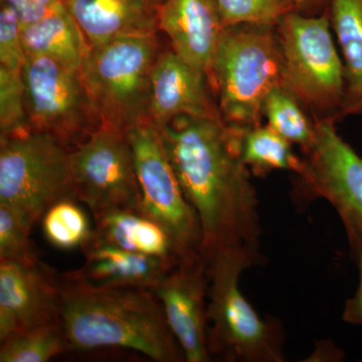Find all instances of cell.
Segmentation results:
<instances>
[{"instance_id": "cell-1", "label": "cell", "mask_w": 362, "mask_h": 362, "mask_svg": "<svg viewBox=\"0 0 362 362\" xmlns=\"http://www.w3.org/2000/svg\"><path fill=\"white\" fill-rule=\"evenodd\" d=\"M201 223L206 261L232 247L259 250V199L237 134L221 119L178 116L156 127Z\"/></svg>"}, {"instance_id": "cell-2", "label": "cell", "mask_w": 362, "mask_h": 362, "mask_svg": "<svg viewBox=\"0 0 362 362\" xmlns=\"http://www.w3.org/2000/svg\"><path fill=\"white\" fill-rule=\"evenodd\" d=\"M59 321L69 351L131 349L157 362L185 361L151 290L100 287L66 272Z\"/></svg>"}, {"instance_id": "cell-3", "label": "cell", "mask_w": 362, "mask_h": 362, "mask_svg": "<svg viewBox=\"0 0 362 362\" xmlns=\"http://www.w3.org/2000/svg\"><path fill=\"white\" fill-rule=\"evenodd\" d=\"M261 259L259 250L232 247L207 259V345L211 358L228 362H283L282 327L263 320L240 288L243 272Z\"/></svg>"}, {"instance_id": "cell-4", "label": "cell", "mask_w": 362, "mask_h": 362, "mask_svg": "<svg viewBox=\"0 0 362 362\" xmlns=\"http://www.w3.org/2000/svg\"><path fill=\"white\" fill-rule=\"evenodd\" d=\"M284 58L276 26L228 25L214 56L211 85L221 118L233 128L262 124L269 95L282 88Z\"/></svg>"}, {"instance_id": "cell-5", "label": "cell", "mask_w": 362, "mask_h": 362, "mask_svg": "<svg viewBox=\"0 0 362 362\" xmlns=\"http://www.w3.org/2000/svg\"><path fill=\"white\" fill-rule=\"evenodd\" d=\"M161 51L158 33L90 47L81 71L102 127L128 132L149 123L152 73Z\"/></svg>"}, {"instance_id": "cell-6", "label": "cell", "mask_w": 362, "mask_h": 362, "mask_svg": "<svg viewBox=\"0 0 362 362\" xmlns=\"http://www.w3.org/2000/svg\"><path fill=\"white\" fill-rule=\"evenodd\" d=\"M276 30L284 58L282 89L313 120H342L344 66L333 40L329 11L314 16L293 11Z\"/></svg>"}, {"instance_id": "cell-7", "label": "cell", "mask_w": 362, "mask_h": 362, "mask_svg": "<svg viewBox=\"0 0 362 362\" xmlns=\"http://www.w3.org/2000/svg\"><path fill=\"white\" fill-rule=\"evenodd\" d=\"M26 131L49 136L70 151L102 127L81 69L44 56H26Z\"/></svg>"}, {"instance_id": "cell-8", "label": "cell", "mask_w": 362, "mask_h": 362, "mask_svg": "<svg viewBox=\"0 0 362 362\" xmlns=\"http://www.w3.org/2000/svg\"><path fill=\"white\" fill-rule=\"evenodd\" d=\"M71 154L47 135L0 136V204L35 226L54 202L74 197Z\"/></svg>"}, {"instance_id": "cell-9", "label": "cell", "mask_w": 362, "mask_h": 362, "mask_svg": "<svg viewBox=\"0 0 362 362\" xmlns=\"http://www.w3.org/2000/svg\"><path fill=\"white\" fill-rule=\"evenodd\" d=\"M142 211L175 240L187 258L204 256L197 214L188 202L156 126L150 123L128 131Z\"/></svg>"}, {"instance_id": "cell-10", "label": "cell", "mask_w": 362, "mask_h": 362, "mask_svg": "<svg viewBox=\"0 0 362 362\" xmlns=\"http://www.w3.org/2000/svg\"><path fill=\"white\" fill-rule=\"evenodd\" d=\"M71 194L93 216L115 211H142L129 136L101 127L71 154Z\"/></svg>"}, {"instance_id": "cell-11", "label": "cell", "mask_w": 362, "mask_h": 362, "mask_svg": "<svg viewBox=\"0 0 362 362\" xmlns=\"http://www.w3.org/2000/svg\"><path fill=\"white\" fill-rule=\"evenodd\" d=\"M313 142L304 151L299 180L306 197L326 199L343 225L362 235V157L338 134L332 119H314Z\"/></svg>"}, {"instance_id": "cell-12", "label": "cell", "mask_w": 362, "mask_h": 362, "mask_svg": "<svg viewBox=\"0 0 362 362\" xmlns=\"http://www.w3.org/2000/svg\"><path fill=\"white\" fill-rule=\"evenodd\" d=\"M207 267L204 256L185 259L152 290L187 362L211 361L207 345Z\"/></svg>"}, {"instance_id": "cell-13", "label": "cell", "mask_w": 362, "mask_h": 362, "mask_svg": "<svg viewBox=\"0 0 362 362\" xmlns=\"http://www.w3.org/2000/svg\"><path fill=\"white\" fill-rule=\"evenodd\" d=\"M62 275L44 262L0 259V341L16 331L59 320Z\"/></svg>"}, {"instance_id": "cell-14", "label": "cell", "mask_w": 362, "mask_h": 362, "mask_svg": "<svg viewBox=\"0 0 362 362\" xmlns=\"http://www.w3.org/2000/svg\"><path fill=\"white\" fill-rule=\"evenodd\" d=\"M178 116L223 120L209 76L168 47L162 49L152 73L149 123L159 127Z\"/></svg>"}, {"instance_id": "cell-15", "label": "cell", "mask_w": 362, "mask_h": 362, "mask_svg": "<svg viewBox=\"0 0 362 362\" xmlns=\"http://www.w3.org/2000/svg\"><path fill=\"white\" fill-rule=\"evenodd\" d=\"M158 28L168 37L170 49L211 80L226 28L218 0H164L158 6Z\"/></svg>"}, {"instance_id": "cell-16", "label": "cell", "mask_w": 362, "mask_h": 362, "mask_svg": "<svg viewBox=\"0 0 362 362\" xmlns=\"http://www.w3.org/2000/svg\"><path fill=\"white\" fill-rule=\"evenodd\" d=\"M90 47L133 35L159 33L152 0H65Z\"/></svg>"}, {"instance_id": "cell-17", "label": "cell", "mask_w": 362, "mask_h": 362, "mask_svg": "<svg viewBox=\"0 0 362 362\" xmlns=\"http://www.w3.org/2000/svg\"><path fill=\"white\" fill-rule=\"evenodd\" d=\"M81 251L85 263L70 271L74 277L100 287L142 288L153 290L176 265L90 240Z\"/></svg>"}, {"instance_id": "cell-18", "label": "cell", "mask_w": 362, "mask_h": 362, "mask_svg": "<svg viewBox=\"0 0 362 362\" xmlns=\"http://www.w3.org/2000/svg\"><path fill=\"white\" fill-rule=\"evenodd\" d=\"M93 218L94 233L90 240L164 259L173 265L190 259L160 225L141 211L115 209Z\"/></svg>"}, {"instance_id": "cell-19", "label": "cell", "mask_w": 362, "mask_h": 362, "mask_svg": "<svg viewBox=\"0 0 362 362\" xmlns=\"http://www.w3.org/2000/svg\"><path fill=\"white\" fill-rule=\"evenodd\" d=\"M26 56L49 57L82 68L90 45L66 4L39 21L23 25Z\"/></svg>"}, {"instance_id": "cell-20", "label": "cell", "mask_w": 362, "mask_h": 362, "mask_svg": "<svg viewBox=\"0 0 362 362\" xmlns=\"http://www.w3.org/2000/svg\"><path fill=\"white\" fill-rule=\"evenodd\" d=\"M329 16L344 66L341 119L362 116V0H331Z\"/></svg>"}, {"instance_id": "cell-21", "label": "cell", "mask_w": 362, "mask_h": 362, "mask_svg": "<svg viewBox=\"0 0 362 362\" xmlns=\"http://www.w3.org/2000/svg\"><path fill=\"white\" fill-rule=\"evenodd\" d=\"M233 129L240 158L255 175L264 176L274 170L291 171L299 175L303 170L304 159L295 153L292 143L270 126L261 124Z\"/></svg>"}, {"instance_id": "cell-22", "label": "cell", "mask_w": 362, "mask_h": 362, "mask_svg": "<svg viewBox=\"0 0 362 362\" xmlns=\"http://www.w3.org/2000/svg\"><path fill=\"white\" fill-rule=\"evenodd\" d=\"M81 204L75 197H63L42 214V233L52 247L63 251L82 250L92 239L94 226Z\"/></svg>"}, {"instance_id": "cell-23", "label": "cell", "mask_w": 362, "mask_h": 362, "mask_svg": "<svg viewBox=\"0 0 362 362\" xmlns=\"http://www.w3.org/2000/svg\"><path fill=\"white\" fill-rule=\"evenodd\" d=\"M69 351L61 321L16 331L0 341V362H47Z\"/></svg>"}, {"instance_id": "cell-24", "label": "cell", "mask_w": 362, "mask_h": 362, "mask_svg": "<svg viewBox=\"0 0 362 362\" xmlns=\"http://www.w3.org/2000/svg\"><path fill=\"white\" fill-rule=\"evenodd\" d=\"M267 125L292 144L306 151L313 142L315 123L306 111L282 88H277L264 104Z\"/></svg>"}, {"instance_id": "cell-25", "label": "cell", "mask_w": 362, "mask_h": 362, "mask_svg": "<svg viewBox=\"0 0 362 362\" xmlns=\"http://www.w3.org/2000/svg\"><path fill=\"white\" fill-rule=\"evenodd\" d=\"M226 26L251 23L276 26L297 11L295 0H218Z\"/></svg>"}, {"instance_id": "cell-26", "label": "cell", "mask_w": 362, "mask_h": 362, "mask_svg": "<svg viewBox=\"0 0 362 362\" xmlns=\"http://www.w3.org/2000/svg\"><path fill=\"white\" fill-rule=\"evenodd\" d=\"M33 226L11 207L0 204V259L25 264L40 261L30 239Z\"/></svg>"}, {"instance_id": "cell-27", "label": "cell", "mask_w": 362, "mask_h": 362, "mask_svg": "<svg viewBox=\"0 0 362 362\" xmlns=\"http://www.w3.org/2000/svg\"><path fill=\"white\" fill-rule=\"evenodd\" d=\"M23 131H26V113L23 73L0 66V136Z\"/></svg>"}, {"instance_id": "cell-28", "label": "cell", "mask_w": 362, "mask_h": 362, "mask_svg": "<svg viewBox=\"0 0 362 362\" xmlns=\"http://www.w3.org/2000/svg\"><path fill=\"white\" fill-rule=\"evenodd\" d=\"M26 54L23 42V23L6 4H0V66L21 71Z\"/></svg>"}, {"instance_id": "cell-29", "label": "cell", "mask_w": 362, "mask_h": 362, "mask_svg": "<svg viewBox=\"0 0 362 362\" xmlns=\"http://www.w3.org/2000/svg\"><path fill=\"white\" fill-rule=\"evenodd\" d=\"M352 257L358 269L359 283L356 294L345 303L342 319L345 322L362 326V235L349 226H344Z\"/></svg>"}, {"instance_id": "cell-30", "label": "cell", "mask_w": 362, "mask_h": 362, "mask_svg": "<svg viewBox=\"0 0 362 362\" xmlns=\"http://www.w3.org/2000/svg\"><path fill=\"white\" fill-rule=\"evenodd\" d=\"M20 18L23 25H30L65 6L64 0H1Z\"/></svg>"}, {"instance_id": "cell-31", "label": "cell", "mask_w": 362, "mask_h": 362, "mask_svg": "<svg viewBox=\"0 0 362 362\" xmlns=\"http://www.w3.org/2000/svg\"><path fill=\"white\" fill-rule=\"evenodd\" d=\"M297 11L305 16H320L329 11L331 0H295Z\"/></svg>"}, {"instance_id": "cell-32", "label": "cell", "mask_w": 362, "mask_h": 362, "mask_svg": "<svg viewBox=\"0 0 362 362\" xmlns=\"http://www.w3.org/2000/svg\"><path fill=\"white\" fill-rule=\"evenodd\" d=\"M152 1H153L154 4H157V6H159V4H161L162 2L164 1V0H152Z\"/></svg>"}, {"instance_id": "cell-33", "label": "cell", "mask_w": 362, "mask_h": 362, "mask_svg": "<svg viewBox=\"0 0 362 362\" xmlns=\"http://www.w3.org/2000/svg\"><path fill=\"white\" fill-rule=\"evenodd\" d=\"M64 1H65V0H64Z\"/></svg>"}]
</instances>
